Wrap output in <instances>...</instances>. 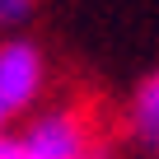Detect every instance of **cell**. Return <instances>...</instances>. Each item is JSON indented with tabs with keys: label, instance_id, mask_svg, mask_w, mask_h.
I'll return each mask as SVG.
<instances>
[{
	"label": "cell",
	"instance_id": "277c9868",
	"mask_svg": "<svg viewBox=\"0 0 159 159\" xmlns=\"http://www.w3.org/2000/svg\"><path fill=\"white\" fill-rule=\"evenodd\" d=\"M33 14H38V0H0V33L28 28Z\"/></svg>",
	"mask_w": 159,
	"mask_h": 159
},
{
	"label": "cell",
	"instance_id": "6da1fadb",
	"mask_svg": "<svg viewBox=\"0 0 159 159\" xmlns=\"http://www.w3.org/2000/svg\"><path fill=\"white\" fill-rule=\"evenodd\" d=\"M5 150L14 159H94V136L80 112H38L19 131L10 126Z\"/></svg>",
	"mask_w": 159,
	"mask_h": 159
},
{
	"label": "cell",
	"instance_id": "5b68a950",
	"mask_svg": "<svg viewBox=\"0 0 159 159\" xmlns=\"http://www.w3.org/2000/svg\"><path fill=\"white\" fill-rule=\"evenodd\" d=\"M10 126H14V117H10V108H5V103H0V136H5Z\"/></svg>",
	"mask_w": 159,
	"mask_h": 159
},
{
	"label": "cell",
	"instance_id": "8992f818",
	"mask_svg": "<svg viewBox=\"0 0 159 159\" xmlns=\"http://www.w3.org/2000/svg\"><path fill=\"white\" fill-rule=\"evenodd\" d=\"M94 159H108V154H98V150H94Z\"/></svg>",
	"mask_w": 159,
	"mask_h": 159
},
{
	"label": "cell",
	"instance_id": "7a4b0ae2",
	"mask_svg": "<svg viewBox=\"0 0 159 159\" xmlns=\"http://www.w3.org/2000/svg\"><path fill=\"white\" fill-rule=\"evenodd\" d=\"M47 89V56L33 38L5 33L0 38V103L10 108V117H24Z\"/></svg>",
	"mask_w": 159,
	"mask_h": 159
},
{
	"label": "cell",
	"instance_id": "3957f363",
	"mask_svg": "<svg viewBox=\"0 0 159 159\" xmlns=\"http://www.w3.org/2000/svg\"><path fill=\"white\" fill-rule=\"evenodd\" d=\"M126 126L136 136L140 150H150L159 159V70H150L140 84L131 89V103H126Z\"/></svg>",
	"mask_w": 159,
	"mask_h": 159
}]
</instances>
